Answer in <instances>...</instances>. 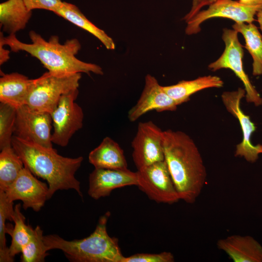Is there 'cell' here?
Listing matches in <instances>:
<instances>
[{"label": "cell", "instance_id": "6da1fadb", "mask_svg": "<svg viewBox=\"0 0 262 262\" xmlns=\"http://www.w3.org/2000/svg\"><path fill=\"white\" fill-rule=\"evenodd\" d=\"M165 161L180 199L192 204L206 182L207 172L196 143L187 134L169 129L163 131Z\"/></svg>", "mask_w": 262, "mask_h": 262}, {"label": "cell", "instance_id": "7a4b0ae2", "mask_svg": "<svg viewBox=\"0 0 262 262\" xmlns=\"http://www.w3.org/2000/svg\"><path fill=\"white\" fill-rule=\"evenodd\" d=\"M12 146L24 166L34 176L47 181L48 199L58 190L72 189L82 198L80 182L75 177L83 160L82 157H64L53 147H44L15 136L12 137Z\"/></svg>", "mask_w": 262, "mask_h": 262}, {"label": "cell", "instance_id": "3957f363", "mask_svg": "<svg viewBox=\"0 0 262 262\" xmlns=\"http://www.w3.org/2000/svg\"><path fill=\"white\" fill-rule=\"evenodd\" d=\"M32 43L21 42L16 34L5 37L0 33V43L8 46L15 52L24 51L36 58L48 71L58 73L82 72L90 75L93 73L103 75L99 66L88 63L77 59L76 55L81 49L80 42L76 38L67 40L63 44L59 43V37L51 36L48 41L33 31L29 33Z\"/></svg>", "mask_w": 262, "mask_h": 262}, {"label": "cell", "instance_id": "277c9868", "mask_svg": "<svg viewBox=\"0 0 262 262\" xmlns=\"http://www.w3.org/2000/svg\"><path fill=\"white\" fill-rule=\"evenodd\" d=\"M111 213L106 212L99 218L94 231L88 237L67 241L56 234L44 236L48 250H61L72 262H122L125 256L119 246L118 239L111 237L107 224Z\"/></svg>", "mask_w": 262, "mask_h": 262}, {"label": "cell", "instance_id": "5b68a950", "mask_svg": "<svg viewBox=\"0 0 262 262\" xmlns=\"http://www.w3.org/2000/svg\"><path fill=\"white\" fill-rule=\"evenodd\" d=\"M81 73L48 71L32 79L27 104L32 109L51 114L63 95L78 88Z\"/></svg>", "mask_w": 262, "mask_h": 262}, {"label": "cell", "instance_id": "8992f818", "mask_svg": "<svg viewBox=\"0 0 262 262\" xmlns=\"http://www.w3.org/2000/svg\"><path fill=\"white\" fill-rule=\"evenodd\" d=\"M238 32L234 30L224 29L222 39L225 49L220 57L211 63L208 67L215 71L222 68L231 70L242 82L246 90V101L256 106L262 104V98L250 81L243 66V46L239 41Z\"/></svg>", "mask_w": 262, "mask_h": 262}, {"label": "cell", "instance_id": "52a82bcc", "mask_svg": "<svg viewBox=\"0 0 262 262\" xmlns=\"http://www.w3.org/2000/svg\"><path fill=\"white\" fill-rule=\"evenodd\" d=\"M78 94L76 88L63 95L50 114L53 127L52 143L63 147L66 146L73 135L82 128L83 112L75 102Z\"/></svg>", "mask_w": 262, "mask_h": 262}, {"label": "cell", "instance_id": "ba28073f", "mask_svg": "<svg viewBox=\"0 0 262 262\" xmlns=\"http://www.w3.org/2000/svg\"><path fill=\"white\" fill-rule=\"evenodd\" d=\"M138 188L157 203L173 204L180 199L164 160L136 171Z\"/></svg>", "mask_w": 262, "mask_h": 262}, {"label": "cell", "instance_id": "9c48e42d", "mask_svg": "<svg viewBox=\"0 0 262 262\" xmlns=\"http://www.w3.org/2000/svg\"><path fill=\"white\" fill-rule=\"evenodd\" d=\"M50 114L34 110L27 105L16 109L14 135L22 140L52 147Z\"/></svg>", "mask_w": 262, "mask_h": 262}, {"label": "cell", "instance_id": "30bf717a", "mask_svg": "<svg viewBox=\"0 0 262 262\" xmlns=\"http://www.w3.org/2000/svg\"><path fill=\"white\" fill-rule=\"evenodd\" d=\"M246 94L245 88L240 87L235 91L224 92L221 99L228 112L238 119L242 131L243 139L236 147L235 155L243 157L247 162L253 163L262 153V144L255 146L250 140L256 127L241 108V100L246 97Z\"/></svg>", "mask_w": 262, "mask_h": 262}, {"label": "cell", "instance_id": "8fae6325", "mask_svg": "<svg viewBox=\"0 0 262 262\" xmlns=\"http://www.w3.org/2000/svg\"><path fill=\"white\" fill-rule=\"evenodd\" d=\"M163 133L151 121L139 123L131 142L132 159L137 170L164 160Z\"/></svg>", "mask_w": 262, "mask_h": 262}, {"label": "cell", "instance_id": "7c38bea8", "mask_svg": "<svg viewBox=\"0 0 262 262\" xmlns=\"http://www.w3.org/2000/svg\"><path fill=\"white\" fill-rule=\"evenodd\" d=\"M262 10L260 6L242 4L235 0H217L205 10H201L187 23L185 33L191 35L199 33L200 25L205 20L214 17L227 18L235 22L252 23L254 16Z\"/></svg>", "mask_w": 262, "mask_h": 262}, {"label": "cell", "instance_id": "4fadbf2b", "mask_svg": "<svg viewBox=\"0 0 262 262\" xmlns=\"http://www.w3.org/2000/svg\"><path fill=\"white\" fill-rule=\"evenodd\" d=\"M35 176L24 166L16 180L3 191L10 201L21 200L24 210L31 208L38 212L48 200L49 186Z\"/></svg>", "mask_w": 262, "mask_h": 262}, {"label": "cell", "instance_id": "5bb4252c", "mask_svg": "<svg viewBox=\"0 0 262 262\" xmlns=\"http://www.w3.org/2000/svg\"><path fill=\"white\" fill-rule=\"evenodd\" d=\"M178 106L159 84L157 79L147 74L145 77V86L137 102L128 112V117L131 122L136 121L151 111L157 112L175 111Z\"/></svg>", "mask_w": 262, "mask_h": 262}, {"label": "cell", "instance_id": "9a60e30c", "mask_svg": "<svg viewBox=\"0 0 262 262\" xmlns=\"http://www.w3.org/2000/svg\"><path fill=\"white\" fill-rule=\"evenodd\" d=\"M137 184L136 172L95 168L89 175L88 194L91 198L98 199L109 196L116 189Z\"/></svg>", "mask_w": 262, "mask_h": 262}, {"label": "cell", "instance_id": "2e32d148", "mask_svg": "<svg viewBox=\"0 0 262 262\" xmlns=\"http://www.w3.org/2000/svg\"><path fill=\"white\" fill-rule=\"evenodd\" d=\"M217 246L234 262H262V246L250 236L230 235L219 240Z\"/></svg>", "mask_w": 262, "mask_h": 262}, {"label": "cell", "instance_id": "e0dca14e", "mask_svg": "<svg viewBox=\"0 0 262 262\" xmlns=\"http://www.w3.org/2000/svg\"><path fill=\"white\" fill-rule=\"evenodd\" d=\"M32 79L17 72L0 78V101L16 109L27 104Z\"/></svg>", "mask_w": 262, "mask_h": 262}, {"label": "cell", "instance_id": "ac0fdd59", "mask_svg": "<svg viewBox=\"0 0 262 262\" xmlns=\"http://www.w3.org/2000/svg\"><path fill=\"white\" fill-rule=\"evenodd\" d=\"M89 163L96 168L128 169L123 150L117 142L109 137L89 154Z\"/></svg>", "mask_w": 262, "mask_h": 262}, {"label": "cell", "instance_id": "d6986e66", "mask_svg": "<svg viewBox=\"0 0 262 262\" xmlns=\"http://www.w3.org/2000/svg\"><path fill=\"white\" fill-rule=\"evenodd\" d=\"M223 84L220 77L208 75L190 81H181L175 84L163 88L179 105L189 100L191 95L198 91L210 88H221Z\"/></svg>", "mask_w": 262, "mask_h": 262}, {"label": "cell", "instance_id": "ffe728a7", "mask_svg": "<svg viewBox=\"0 0 262 262\" xmlns=\"http://www.w3.org/2000/svg\"><path fill=\"white\" fill-rule=\"evenodd\" d=\"M32 16L23 0H7L0 4V24L9 35L23 30Z\"/></svg>", "mask_w": 262, "mask_h": 262}, {"label": "cell", "instance_id": "44dd1931", "mask_svg": "<svg viewBox=\"0 0 262 262\" xmlns=\"http://www.w3.org/2000/svg\"><path fill=\"white\" fill-rule=\"evenodd\" d=\"M55 14L94 35L106 49H115V45L112 38L89 21L76 5L63 1Z\"/></svg>", "mask_w": 262, "mask_h": 262}, {"label": "cell", "instance_id": "7402d4cb", "mask_svg": "<svg viewBox=\"0 0 262 262\" xmlns=\"http://www.w3.org/2000/svg\"><path fill=\"white\" fill-rule=\"evenodd\" d=\"M232 28L244 36L245 48L253 61V75H262V36L257 27L252 23L235 22L232 25Z\"/></svg>", "mask_w": 262, "mask_h": 262}, {"label": "cell", "instance_id": "603a6c76", "mask_svg": "<svg viewBox=\"0 0 262 262\" xmlns=\"http://www.w3.org/2000/svg\"><path fill=\"white\" fill-rule=\"evenodd\" d=\"M0 150V190L5 191L17 178L24 164L12 146Z\"/></svg>", "mask_w": 262, "mask_h": 262}, {"label": "cell", "instance_id": "cb8c5ba5", "mask_svg": "<svg viewBox=\"0 0 262 262\" xmlns=\"http://www.w3.org/2000/svg\"><path fill=\"white\" fill-rule=\"evenodd\" d=\"M20 209V203L14 207L13 221L15 225L9 233L12 237V242L9 247V253L13 260L16 254L21 253L22 247L30 241L34 229L31 226L25 224V217Z\"/></svg>", "mask_w": 262, "mask_h": 262}, {"label": "cell", "instance_id": "d4e9b609", "mask_svg": "<svg viewBox=\"0 0 262 262\" xmlns=\"http://www.w3.org/2000/svg\"><path fill=\"white\" fill-rule=\"evenodd\" d=\"M43 230L39 226L36 227L31 239L21 250V262H43L49 255L47 246L44 241Z\"/></svg>", "mask_w": 262, "mask_h": 262}, {"label": "cell", "instance_id": "484cf974", "mask_svg": "<svg viewBox=\"0 0 262 262\" xmlns=\"http://www.w3.org/2000/svg\"><path fill=\"white\" fill-rule=\"evenodd\" d=\"M14 211L13 202L6 196L4 191L0 190V262H12L14 261L10 257L9 248L6 245V221H13Z\"/></svg>", "mask_w": 262, "mask_h": 262}, {"label": "cell", "instance_id": "4316f807", "mask_svg": "<svg viewBox=\"0 0 262 262\" xmlns=\"http://www.w3.org/2000/svg\"><path fill=\"white\" fill-rule=\"evenodd\" d=\"M16 108L7 103L0 104V149L11 147Z\"/></svg>", "mask_w": 262, "mask_h": 262}, {"label": "cell", "instance_id": "83f0119b", "mask_svg": "<svg viewBox=\"0 0 262 262\" xmlns=\"http://www.w3.org/2000/svg\"><path fill=\"white\" fill-rule=\"evenodd\" d=\"M174 256L170 252L160 253H136L125 257L122 262H173Z\"/></svg>", "mask_w": 262, "mask_h": 262}, {"label": "cell", "instance_id": "f1b7e54d", "mask_svg": "<svg viewBox=\"0 0 262 262\" xmlns=\"http://www.w3.org/2000/svg\"><path fill=\"white\" fill-rule=\"evenodd\" d=\"M27 9L32 11L34 9H43L55 13L62 6L61 0H23Z\"/></svg>", "mask_w": 262, "mask_h": 262}, {"label": "cell", "instance_id": "f546056e", "mask_svg": "<svg viewBox=\"0 0 262 262\" xmlns=\"http://www.w3.org/2000/svg\"><path fill=\"white\" fill-rule=\"evenodd\" d=\"M217 0H193L192 6L190 12L183 17L187 22L198 13L205 6L210 5Z\"/></svg>", "mask_w": 262, "mask_h": 262}, {"label": "cell", "instance_id": "4dcf8cb0", "mask_svg": "<svg viewBox=\"0 0 262 262\" xmlns=\"http://www.w3.org/2000/svg\"><path fill=\"white\" fill-rule=\"evenodd\" d=\"M4 45L0 43V65L7 62L10 59V51L4 48Z\"/></svg>", "mask_w": 262, "mask_h": 262}, {"label": "cell", "instance_id": "1f68e13d", "mask_svg": "<svg viewBox=\"0 0 262 262\" xmlns=\"http://www.w3.org/2000/svg\"><path fill=\"white\" fill-rule=\"evenodd\" d=\"M242 4L253 6L262 7V0H238Z\"/></svg>", "mask_w": 262, "mask_h": 262}, {"label": "cell", "instance_id": "d6a6232c", "mask_svg": "<svg viewBox=\"0 0 262 262\" xmlns=\"http://www.w3.org/2000/svg\"><path fill=\"white\" fill-rule=\"evenodd\" d=\"M257 21L259 24L260 29L262 32V10L259 11L257 14Z\"/></svg>", "mask_w": 262, "mask_h": 262}, {"label": "cell", "instance_id": "836d02e7", "mask_svg": "<svg viewBox=\"0 0 262 262\" xmlns=\"http://www.w3.org/2000/svg\"></svg>", "mask_w": 262, "mask_h": 262}]
</instances>
